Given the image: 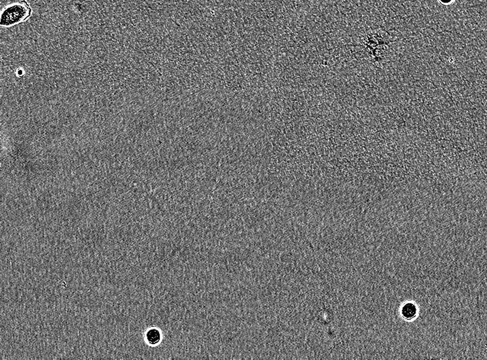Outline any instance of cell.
<instances>
[{
	"label": "cell",
	"mask_w": 487,
	"mask_h": 360,
	"mask_svg": "<svg viewBox=\"0 0 487 360\" xmlns=\"http://www.w3.org/2000/svg\"><path fill=\"white\" fill-rule=\"evenodd\" d=\"M396 41L393 36L382 28L367 30L360 35L357 43L359 50L374 62L386 60L393 50Z\"/></svg>",
	"instance_id": "cell-1"
},
{
	"label": "cell",
	"mask_w": 487,
	"mask_h": 360,
	"mask_svg": "<svg viewBox=\"0 0 487 360\" xmlns=\"http://www.w3.org/2000/svg\"><path fill=\"white\" fill-rule=\"evenodd\" d=\"M32 14L33 9L26 0L9 4L2 9L0 26L5 28L14 27L29 20Z\"/></svg>",
	"instance_id": "cell-2"
},
{
	"label": "cell",
	"mask_w": 487,
	"mask_h": 360,
	"mask_svg": "<svg viewBox=\"0 0 487 360\" xmlns=\"http://www.w3.org/2000/svg\"><path fill=\"white\" fill-rule=\"evenodd\" d=\"M418 314V307L413 303L410 302L405 304L401 309V314H402L403 317L408 321L416 319Z\"/></svg>",
	"instance_id": "cell-3"
},
{
	"label": "cell",
	"mask_w": 487,
	"mask_h": 360,
	"mask_svg": "<svg viewBox=\"0 0 487 360\" xmlns=\"http://www.w3.org/2000/svg\"><path fill=\"white\" fill-rule=\"evenodd\" d=\"M147 340L151 344H157L160 340V334H159V331L157 330L153 329L151 330L147 334Z\"/></svg>",
	"instance_id": "cell-4"
},
{
	"label": "cell",
	"mask_w": 487,
	"mask_h": 360,
	"mask_svg": "<svg viewBox=\"0 0 487 360\" xmlns=\"http://www.w3.org/2000/svg\"><path fill=\"white\" fill-rule=\"evenodd\" d=\"M439 1L440 2L442 5H450V4H452L454 0H439Z\"/></svg>",
	"instance_id": "cell-5"
}]
</instances>
